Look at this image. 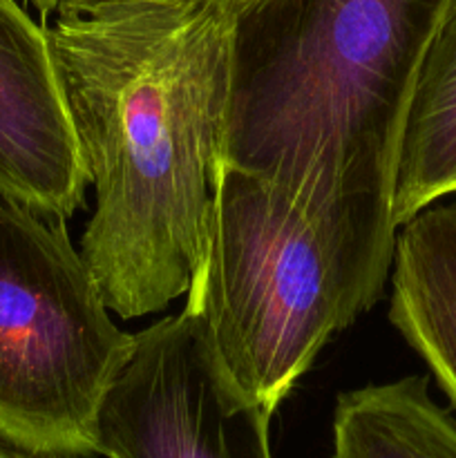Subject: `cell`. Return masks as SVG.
Listing matches in <instances>:
<instances>
[{
	"label": "cell",
	"mask_w": 456,
	"mask_h": 458,
	"mask_svg": "<svg viewBox=\"0 0 456 458\" xmlns=\"http://www.w3.org/2000/svg\"><path fill=\"white\" fill-rule=\"evenodd\" d=\"M450 0H235L222 161L307 208L393 197L420 63Z\"/></svg>",
	"instance_id": "obj_2"
},
{
	"label": "cell",
	"mask_w": 456,
	"mask_h": 458,
	"mask_svg": "<svg viewBox=\"0 0 456 458\" xmlns=\"http://www.w3.org/2000/svg\"><path fill=\"white\" fill-rule=\"evenodd\" d=\"M85 186L47 31L0 0V191L67 219Z\"/></svg>",
	"instance_id": "obj_6"
},
{
	"label": "cell",
	"mask_w": 456,
	"mask_h": 458,
	"mask_svg": "<svg viewBox=\"0 0 456 458\" xmlns=\"http://www.w3.org/2000/svg\"><path fill=\"white\" fill-rule=\"evenodd\" d=\"M134 340L112 322L65 219L0 191V437L98 456V410Z\"/></svg>",
	"instance_id": "obj_4"
},
{
	"label": "cell",
	"mask_w": 456,
	"mask_h": 458,
	"mask_svg": "<svg viewBox=\"0 0 456 458\" xmlns=\"http://www.w3.org/2000/svg\"><path fill=\"white\" fill-rule=\"evenodd\" d=\"M398 228L389 322L456 411V204L427 206Z\"/></svg>",
	"instance_id": "obj_7"
},
{
	"label": "cell",
	"mask_w": 456,
	"mask_h": 458,
	"mask_svg": "<svg viewBox=\"0 0 456 458\" xmlns=\"http://www.w3.org/2000/svg\"><path fill=\"white\" fill-rule=\"evenodd\" d=\"M334 458H456V420L423 376L349 389L335 401Z\"/></svg>",
	"instance_id": "obj_9"
},
{
	"label": "cell",
	"mask_w": 456,
	"mask_h": 458,
	"mask_svg": "<svg viewBox=\"0 0 456 458\" xmlns=\"http://www.w3.org/2000/svg\"><path fill=\"white\" fill-rule=\"evenodd\" d=\"M232 4L139 3L45 27L97 195L80 255L123 320L186 295L206 259Z\"/></svg>",
	"instance_id": "obj_1"
},
{
	"label": "cell",
	"mask_w": 456,
	"mask_h": 458,
	"mask_svg": "<svg viewBox=\"0 0 456 458\" xmlns=\"http://www.w3.org/2000/svg\"><path fill=\"white\" fill-rule=\"evenodd\" d=\"M389 192L307 208L219 165L206 259L186 307L237 385L275 414L326 343L378 302L396 246Z\"/></svg>",
	"instance_id": "obj_3"
},
{
	"label": "cell",
	"mask_w": 456,
	"mask_h": 458,
	"mask_svg": "<svg viewBox=\"0 0 456 458\" xmlns=\"http://www.w3.org/2000/svg\"><path fill=\"white\" fill-rule=\"evenodd\" d=\"M456 195V0H450L420 63L393 174L396 226Z\"/></svg>",
	"instance_id": "obj_8"
},
{
	"label": "cell",
	"mask_w": 456,
	"mask_h": 458,
	"mask_svg": "<svg viewBox=\"0 0 456 458\" xmlns=\"http://www.w3.org/2000/svg\"><path fill=\"white\" fill-rule=\"evenodd\" d=\"M34 4L43 16H89V13L106 12V9L125 7L139 3H174V0H27Z\"/></svg>",
	"instance_id": "obj_10"
},
{
	"label": "cell",
	"mask_w": 456,
	"mask_h": 458,
	"mask_svg": "<svg viewBox=\"0 0 456 458\" xmlns=\"http://www.w3.org/2000/svg\"><path fill=\"white\" fill-rule=\"evenodd\" d=\"M134 335L98 410V456L271 458V414L228 374L199 313L183 304Z\"/></svg>",
	"instance_id": "obj_5"
},
{
	"label": "cell",
	"mask_w": 456,
	"mask_h": 458,
	"mask_svg": "<svg viewBox=\"0 0 456 458\" xmlns=\"http://www.w3.org/2000/svg\"><path fill=\"white\" fill-rule=\"evenodd\" d=\"M0 458H72V456L58 454V452L31 450V447L18 445V443L9 441V438L0 437Z\"/></svg>",
	"instance_id": "obj_11"
}]
</instances>
